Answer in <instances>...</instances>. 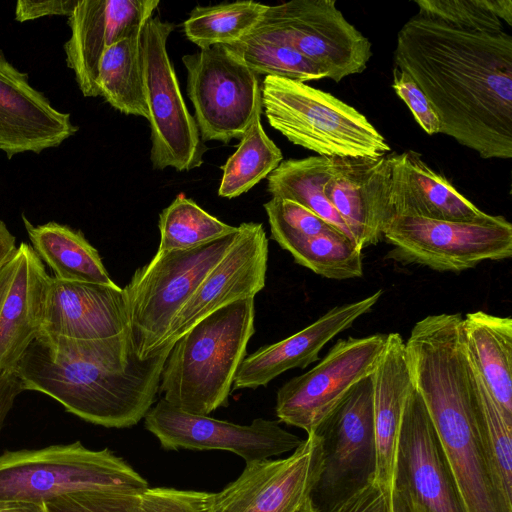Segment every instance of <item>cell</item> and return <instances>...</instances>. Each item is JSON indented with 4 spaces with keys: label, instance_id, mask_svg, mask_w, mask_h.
Wrapping results in <instances>:
<instances>
[{
    "label": "cell",
    "instance_id": "1",
    "mask_svg": "<svg viewBox=\"0 0 512 512\" xmlns=\"http://www.w3.org/2000/svg\"><path fill=\"white\" fill-rule=\"evenodd\" d=\"M394 65L426 95L440 133L484 159L512 158V37L419 15L399 30Z\"/></svg>",
    "mask_w": 512,
    "mask_h": 512
},
{
    "label": "cell",
    "instance_id": "2",
    "mask_svg": "<svg viewBox=\"0 0 512 512\" xmlns=\"http://www.w3.org/2000/svg\"><path fill=\"white\" fill-rule=\"evenodd\" d=\"M172 346L141 359L130 330L99 340L45 336L31 343L13 372L24 391L46 394L87 422L127 428L155 403Z\"/></svg>",
    "mask_w": 512,
    "mask_h": 512
},
{
    "label": "cell",
    "instance_id": "3",
    "mask_svg": "<svg viewBox=\"0 0 512 512\" xmlns=\"http://www.w3.org/2000/svg\"><path fill=\"white\" fill-rule=\"evenodd\" d=\"M410 376L466 512H512L480 429L475 378L466 355L458 350L431 353L413 366Z\"/></svg>",
    "mask_w": 512,
    "mask_h": 512
},
{
    "label": "cell",
    "instance_id": "4",
    "mask_svg": "<svg viewBox=\"0 0 512 512\" xmlns=\"http://www.w3.org/2000/svg\"><path fill=\"white\" fill-rule=\"evenodd\" d=\"M254 298L209 314L172 346L161 374L163 400L187 413L227 407L237 370L255 332Z\"/></svg>",
    "mask_w": 512,
    "mask_h": 512
},
{
    "label": "cell",
    "instance_id": "5",
    "mask_svg": "<svg viewBox=\"0 0 512 512\" xmlns=\"http://www.w3.org/2000/svg\"><path fill=\"white\" fill-rule=\"evenodd\" d=\"M261 102L269 124L291 143L326 157H379L391 148L353 106L306 83L266 76Z\"/></svg>",
    "mask_w": 512,
    "mask_h": 512
},
{
    "label": "cell",
    "instance_id": "6",
    "mask_svg": "<svg viewBox=\"0 0 512 512\" xmlns=\"http://www.w3.org/2000/svg\"><path fill=\"white\" fill-rule=\"evenodd\" d=\"M148 487L108 448L92 450L80 441L0 455V503L44 504L79 491L141 493Z\"/></svg>",
    "mask_w": 512,
    "mask_h": 512
},
{
    "label": "cell",
    "instance_id": "7",
    "mask_svg": "<svg viewBox=\"0 0 512 512\" xmlns=\"http://www.w3.org/2000/svg\"><path fill=\"white\" fill-rule=\"evenodd\" d=\"M237 232L185 250L157 251L124 287L137 354L163 350L171 324L208 273L232 246Z\"/></svg>",
    "mask_w": 512,
    "mask_h": 512
},
{
    "label": "cell",
    "instance_id": "8",
    "mask_svg": "<svg viewBox=\"0 0 512 512\" xmlns=\"http://www.w3.org/2000/svg\"><path fill=\"white\" fill-rule=\"evenodd\" d=\"M313 433L322 460L309 500L317 512H329L376 479L372 375L354 384Z\"/></svg>",
    "mask_w": 512,
    "mask_h": 512
},
{
    "label": "cell",
    "instance_id": "9",
    "mask_svg": "<svg viewBox=\"0 0 512 512\" xmlns=\"http://www.w3.org/2000/svg\"><path fill=\"white\" fill-rule=\"evenodd\" d=\"M174 24L151 17L141 33L144 92L151 128L153 168L190 171L203 164L207 147L183 99L167 40Z\"/></svg>",
    "mask_w": 512,
    "mask_h": 512
},
{
    "label": "cell",
    "instance_id": "10",
    "mask_svg": "<svg viewBox=\"0 0 512 512\" xmlns=\"http://www.w3.org/2000/svg\"><path fill=\"white\" fill-rule=\"evenodd\" d=\"M386 258L436 271L461 272L512 255V224L501 215L470 222L394 217L383 233Z\"/></svg>",
    "mask_w": 512,
    "mask_h": 512
},
{
    "label": "cell",
    "instance_id": "11",
    "mask_svg": "<svg viewBox=\"0 0 512 512\" xmlns=\"http://www.w3.org/2000/svg\"><path fill=\"white\" fill-rule=\"evenodd\" d=\"M254 32L280 40L340 82L362 73L371 43L336 7L335 0H292L268 6Z\"/></svg>",
    "mask_w": 512,
    "mask_h": 512
},
{
    "label": "cell",
    "instance_id": "12",
    "mask_svg": "<svg viewBox=\"0 0 512 512\" xmlns=\"http://www.w3.org/2000/svg\"><path fill=\"white\" fill-rule=\"evenodd\" d=\"M182 62L202 141L240 140L262 103L258 75L223 45L184 55Z\"/></svg>",
    "mask_w": 512,
    "mask_h": 512
},
{
    "label": "cell",
    "instance_id": "13",
    "mask_svg": "<svg viewBox=\"0 0 512 512\" xmlns=\"http://www.w3.org/2000/svg\"><path fill=\"white\" fill-rule=\"evenodd\" d=\"M386 342L382 333L339 339L317 365L279 388L278 421L312 434L354 384L373 374Z\"/></svg>",
    "mask_w": 512,
    "mask_h": 512
},
{
    "label": "cell",
    "instance_id": "14",
    "mask_svg": "<svg viewBox=\"0 0 512 512\" xmlns=\"http://www.w3.org/2000/svg\"><path fill=\"white\" fill-rule=\"evenodd\" d=\"M279 423L256 418L249 425L235 424L187 413L163 399L144 417L145 428L165 449L225 450L240 456L245 464L294 451L302 443Z\"/></svg>",
    "mask_w": 512,
    "mask_h": 512
},
{
    "label": "cell",
    "instance_id": "15",
    "mask_svg": "<svg viewBox=\"0 0 512 512\" xmlns=\"http://www.w3.org/2000/svg\"><path fill=\"white\" fill-rule=\"evenodd\" d=\"M321 443L314 433L286 458L246 464L241 475L210 493L208 512H295L317 482Z\"/></svg>",
    "mask_w": 512,
    "mask_h": 512
},
{
    "label": "cell",
    "instance_id": "16",
    "mask_svg": "<svg viewBox=\"0 0 512 512\" xmlns=\"http://www.w3.org/2000/svg\"><path fill=\"white\" fill-rule=\"evenodd\" d=\"M394 488L419 512H466L434 425L413 386L398 438Z\"/></svg>",
    "mask_w": 512,
    "mask_h": 512
},
{
    "label": "cell",
    "instance_id": "17",
    "mask_svg": "<svg viewBox=\"0 0 512 512\" xmlns=\"http://www.w3.org/2000/svg\"><path fill=\"white\" fill-rule=\"evenodd\" d=\"M267 266L268 238L263 225L241 223L232 246L174 318L163 349L216 310L254 298L265 286Z\"/></svg>",
    "mask_w": 512,
    "mask_h": 512
},
{
    "label": "cell",
    "instance_id": "18",
    "mask_svg": "<svg viewBox=\"0 0 512 512\" xmlns=\"http://www.w3.org/2000/svg\"><path fill=\"white\" fill-rule=\"evenodd\" d=\"M159 0H79L70 15L71 36L64 44L67 66L85 97L99 96L101 58L113 44L142 31Z\"/></svg>",
    "mask_w": 512,
    "mask_h": 512
},
{
    "label": "cell",
    "instance_id": "19",
    "mask_svg": "<svg viewBox=\"0 0 512 512\" xmlns=\"http://www.w3.org/2000/svg\"><path fill=\"white\" fill-rule=\"evenodd\" d=\"M51 277L31 245L0 266V373L13 371L38 337Z\"/></svg>",
    "mask_w": 512,
    "mask_h": 512
},
{
    "label": "cell",
    "instance_id": "20",
    "mask_svg": "<svg viewBox=\"0 0 512 512\" xmlns=\"http://www.w3.org/2000/svg\"><path fill=\"white\" fill-rule=\"evenodd\" d=\"M391 153L379 157H333L324 194L346 223L358 248L377 245L392 215L389 208Z\"/></svg>",
    "mask_w": 512,
    "mask_h": 512
},
{
    "label": "cell",
    "instance_id": "21",
    "mask_svg": "<svg viewBox=\"0 0 512 512\" xmlns=\"http://www.w3.org/2000/svg\"><path fill=\"white\" fill-rule=\"evenodd\" d=\"M130 330L124 288L51 277L39 334L76 340L112 338Z\"/></svg>",
    "mask_w": 512,
    "mask_h": 512
},
{
    "label": "cell",
    "instance_id": "22",
    "mask_svg": "<svg viewBox=\"0 0 512 512\" xmlns=\"http://www.w3.org/2000/svg\"><path fill=\"white\" fill-rule=\"evenodd\" d=\"M78 130L70 114L49 100L0 55V150L8 158L56 147Z\"/></svg>",
    "mask_w": 512,
    "mask_h": 512
},
{
    "label": "cell",
    "instance_id": "23",
    "mask_svg": "<svg viewBox=\"0 0 512 512\" xmlns=\"http://www.w3.org/2000/svg\"><path fill=\"white\" fill-rule=\"evenodd\" d=\"M381 296L382 290H378L361 300L335 306L304 329L247 355L237 370L232 389L265 387L280 374L319 360L322 348L370 311Z\"/></svg>",
    "mask_w": 512,
    "mask_h": 512
},
{
    "label": "cell",
    "instance_id": "24",
    "mask_svg": "<svg viewBox=\"0 0 512 512\" xmlns=\"http://www.w3.org/2000/svg\"><path fill=\"white\" fill-rule=\"evenodd\" d=\"M388 195L393 218L470 222L488 215L412 150L391 153Z\"/></svg>",
    "mask_w": 512,
    "mask_h": 512
},
{
    "label": "cell",
    "instance_id": "25",
    "mask_svg": "<svg viewBox=\"0 0 512 512\" xmlns=\"http://www.w3.org/2000/svg\"><path fill=\"white\" fill-rule=\"evenodd\" d=\"M373 424L377 470L376 482L393 492L398 438L405 403L412 383L399 333L387 334L384 352L372 374Z\"/></svg>",
    "mask_w": 512,
    "mask_h": 512
},
{
    "label": "cell",
    "instance_id": "26",
    "mask_svg": "<svg viewBox=\"0 0 512 512\" xmlns=\"http://www.w3.org/2000/svg\"><path fill=\"white\" fill-rule=\"evenodd\" d=\"M463 337L468 359L488 391L512 420V319L470 312L463 317Z\"/></svg>",
    "mask_w": 512,
    "mask_h": 512
},
{
    "label": "cell",
    "instance_id": "27",
    "mask_svg": "<svg viewBox=\"0 0 512 512\" xmlns=\"http://www.w3.org/2000/svg\"><path fill=\"white\" fill-rule=\"evenodd\" d=\"M31 246L54 273V278L71 282L112 285L102 259L79 230L56 222L32 225L23 216Z\"/></svg>",
    "mask_w": 512,
    "mask_h": 512
},
{
    "label": "cell",
    "instance_id": "28",
    "mask_svg": "<svg viewBox=\"0 0 512 512\" xmlns=\"http://www.w3.org/2000/svg\"><path fill=\"white\" fill-rule=\"evenodd\" d=\"M332 171L333 157L316 155L283 160L267 177L268 191L273 198L289 199L304 206L355 243L346 223L324 194Z\"/></svg>",
    "mask_w": 512,
    "mask_h": 512
},
{
    "label": "cell",
    "instance_id": "29",
    "mask_svg": "<svg viewBox=\"0 0 512 512\" xmlns=\"http://www.w3.org/2000/svg\"><path fill=\"white\" fill-rule=\"evenodd\" d=\"M141 33L122 39L105 51L99 64L96 85L99 96L113 108L147 119Z\"/></svg>",
    "mask_w": 512,
    "mask_h": 512
},
{
    "label": "cell",
    "instance_id": "30",
    "mask_svg": "<svg viewBox=\"0 0 512 512\" xmlns=\"http://www.w3.org/2000/svg\"><path fill=\"white\" fill-rule=\"evenodd\" d=\"M271 238L288 251L297 264L322 277L345 280L363 276L362 250L342 234L302 236L271 231Z\"/></svg>",
    "mask_w": 512,
    "mask_h": 512
},
{
    "label": "cell",
    "instance_id": "31",
    "mask_svg": "<svg viewBox=\"0 0 512 512\" xmlns=\"http://www.w3.org/2000/svg\"><path fill=\"white\" fill-rule=\"evenodd\" d=\"M262 103L244 132L236 151L222 167L218 195L232 199L267 178L283 161L280 148L268 137L261 123Z\"/></svg>",
    "mask_w": 512,
    "mask_h": 512
},
{
    "label": "cell",
    "instance_id": "32",
    "mask_svg": "<svg viewBox=\"0 0 512 512\" xmlns=\"http://www.w3.org/2000/svg\"><path fill=\"white\" fill-rule=\"evenodd\" d=\"M267 8V5L254 1L196 6L184 22V33L201 49L229 45L248 35Z\"/></svg>",
    "mask_w": 512,
    "mask_h": 512
},
{
    "label": "cell",
    "instance_id": "33",
    "mask_svg": "<svg viewBox=\"0 0 512 512\" xmlns=\"http://www.w3.org/2000/svg\"><path fill=\"white\" fill-rule=\"evenodd\" d=\"M257 75L275 76L299 82L326 78L314 62L286 43L251 31L241 40L223 45Z\"/></svg>",
    "mask_w": 512,
    "mask_h": 512
},
{
    "label": "cell",
    "instance_id": "34",
    "mask_svg": "<svg viewBox=\"0 0 512 512\" xmlns=\"http://www.w3.org/2000/svg\"><path fill=\"white\" fill-rule=\"evenodd\" d=\"M160 243L158 251L185 250L222 238L237 231L212 216L183 194L159 215Z\"/></svg>",
    "mask_w": 512,
    "mask_h": 512
},
{
    "label": "cell",
    "instance_id": "35",
    "mask_svg": "<svg viewBox=\"0 0 512 512\" xmlns=\"http://www.w3.org/2000/svg\"><path fill=\"white\" fill-rule=\"evenodd\" d=\"M472 370L477 391L480 429L498 480L506 497L512 501V420L504 415L473 367Z\"/></svg>",
    "mask_w": 512,
    "mask_h": 512
},
{
    "label": "cell",
    "instance_id": "36",
    "mask_svg": "<svg viewBox=\"0 0 512 512\" xmlns=\"http://www.w3.org/2000/svg\"><path fill=\"white\" fill-rule=\"evenodd\" d=\"M415 4L417 15L458 30L488 34L503 31L501 20L480 0H417Z\"/></svg>",
    "mask_w": 512,
    "mask_h": 512
},
{
    "label": "cell",
    "instance_id": "37",
    "mask_svg": "<svg viewBox=\"0 0 512 512\" xmlns=\"http://www.w3.org/2000/svg\"><path fill=\"white\" fill-rule=\"evenodd\" d=\"M140 493L79 491L45 502L46 512H139Z\"/></svg>",
    "mask_w": 512,
    "mask_h": 512
},
{
    "label": "cell",
    "instance_id": "38",
    "mask_svg": "<svg viewBox=\"0 0 512 512\" xmlns=\"http://www.w3.org/2000/svg\"><path fill=\"white\" fill-rule=\"evenodd\" d=\"M264 209L268 217L270 231L302 236L342 234L309 209L289 199L272 197L264 204Z\"/></svg>",
    "mask_w": 512,
    "mask_h": 512
},
{
    "label": "cell",
    "instance_id": "39",
    "mask_svg": "<svg viewBox=\"0 0 512 512\" xmlns=\"http://www.w3.org/2000/svg\"><path fill=\"white\" fill-rule=\"evenodd\" d=\"M210 493L148 487L139 495V512H208Z\"/></svg>",
    "mask_w": 512,
    "mask_h": 512
},
{
    "label": "cell",
    "instance_id": "40",
    "mask_svg": "<svg viewBox=\"0 0 512 512\" xmlns=\"http://www.w3.org/2000/svg\"><path fill=\"white\" fill-rule=\"evenodd\" d=\"M392 88L411 111L418 125L428 134L440 133L441 124L429 100L412 77L403 69L393 66Z\"/></svg>",
    "mask_w": 512,
    "mask_h": 512
},
{
    "label": "cell",
    "instance_id": "41",
    "mask_svg": "<svg viewBox=\"0 0 512 512\" xmlns=\"http://www.w3.org/2000/svg\"><path fill=\"white\" fill-rule=\"evenodd\" d=\"M392 492L381 487L376 480L329 512H390Z\"/></svg>",
    "mask_w": 512,
    "mask_h": 512
},
{
    "label": "cell",
    "instance_id": "42",
    "mask_svg": "<svg viewBox=\"0 0 512 512\" xmlns=\"http://www.w3.org/2000/svg\"><path fill=\"white\" fill-rule=\"evenodd\" d=\"M79 0H19L16 3L15 19L19 22L44 16H68L73 13Z\"/></svg>",
    "mask_w": 512,
    "mask_h": 512
},
{
    "label": "cell",
    "instance_id": "43",
    "mask_svg": "<svg viewBox=\"0 0 512 512\" xmlns=\"http://www.w3.org/2000/svg\"><path fill=\"white\" fill-rule=\"evenodd\" d=\"M23 391L22 385L13 371L0 373V430L16 397Z\"/></svg>",
    "mask_w": 512,
    "mask_h": 512
},
{
    "label": "cell",
    "instance_id": "44",
    "mask_svg": "<svg viewBox=\"0 0 512 512\" xmlns=\"http://www.w3.org/2000/svg\"><path fill=\"white\" fill-rule=\"evenodd\" d=\"M481 4L500 20L512 25V0H480Z\"/></svg>",
    "mask_w": 512,
    "mask_h": 512
},
{
    "label": "cell",
    "instance_id": "45",
    "mask_svg": "<svg viewBox=\"0 0 512 512\" xmlns=\"http://www.w3.org/2000/svg\"><path fill=\"white\" fill-rule=\"evenodd\" d=\"M17 249L16 238L0 220V266H2Z\"/></svg>",
    "mask_w": 512,
    "mask_h": 512
},
{
    "label": "cell",
    "instance_id": "46",
    "mask_svg": "<svg viewBox=\"0 0 512 512\" xmlns=\"http://www.w3.org/2000/svg\"><path fill=\"white\" fill-rule=\"evenodd\" d=\"M390 512H419L407 495L394 488L391 498Z\"/></svg>",
    "mask_w": 512,
    "mask_h": 512
},
{
    "label": "cell",
    "instance_id": "47",
    "mask_svg": "<svg viewBox=\"0 0 512 512\" xmlns=\"http://www.w3.org/2000/svg\"><path fill=\"white\" fill-rule=\"evenodd\" d=\"M0 512H46L43 504L0 503Z\"/></svg>",
    "mask_w": 512,
    "mask_h": 512
},
{
    "label": "cell",
    "instance_id": "48",
    "mask_svg": "<svg viewBox=\"0 0 512 512\" xmlns=\"http://www.w3.org/2000/svg\"><path fill=\"white\" fill-rule=\"evenodd\" d=\"M295 512H317L311 501L308 499L306 500Z\"/></svg>",
    "mask_w": 512,
    "mask_h": 512
}]
</instances>
